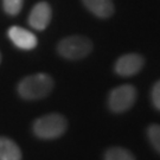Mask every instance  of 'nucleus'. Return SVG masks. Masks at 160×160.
Returning <instances> with one entry per match:
<instances>
[{
  "instance_id": "nucleus-1",
  "label": "nucleus",
  "mask_w": 160,
  "mask_h": 160,
  "mask_svg": "<svg viewBox=\"0 0 160 160\" xmlns=\"http://www.w3.org/2000/svg\"><path fill=\"white\" fill-rule=\"evenodd\" d=\"M53 89V80L46 74L28 76L19 82L18 92L25 100H39L46 97Z\"/></svg>"
},
{
  "instance_id": "nucleus-2",
  "label": "nucleus",
  "mask_w": 160,
  "mask_h": 160,
  "mask_svg": "<svg viewBox=\"0 0 160 160\" xmlns=\"http://www.w3.org/2000/svg\"><path fill=\"white\" fill-rule=\"evenodd\" d=\"M67 119L61 114H48L34 121L33 133L40 139H56L67 131Z\"/></svg>"
},
{
  "instance_id": "nucleus-3",
  "label": "nucleus",
  "mask_w": 160,
  "mask_h": 160,
  "mask_svg": "<svg viewBox=\"0 0 160 160\" xmlns=\"http://www.w3.org/2000/svg\"><path fill=\"white\" fill-rule=\"evenodd\" d=\"M57 50L62 57L70 61H77L87 57L92 52V44L86 37L70 36L58 43Z\"/></svg>"
},
{
  "instance_id": "nucleus-4",
  "label": "nucleus",
  "mask_w": 160,
  "mask_h": 160,
  "mask_svg": "<svg viewBox=\"0 0 160 160\" xmlns=\"http://www.w3.org/2000/svg\"><path fill=\"white\" fill-rule=\"evenodd\" d=\"M137 100V89L131 84L116 87L112 89L108 96V107L109 109L120 114L131 108Z\"/></svg>"
},
{
  "instance_id": "nucleus-5",
  "label": "nucleus",
  "mask_w": 160,
  "mask_h": 160,
  "mask_svg": "<svg viewBox=\"0 0 160 160\" xmlns=\"http://www.w3.org/2000/svg\"><path fill=\"white\" fill-rule=\"evenodd\" d=\"M143 61L142 56H140L139 53H126L122 55L114 65L115 72L120 76L123 77H129L133 75H137L139 71H141L143 67Z\"/></svg>"
},
{
  "instance_id": "nucleus-6",
  "label": "nucleus",
  "mask_w": 160,
  "mask_h": 160,
  "mask_svg": "<svg viewBox=\"0 0 160 160\" xmlns=\"http://www.w3.org/2000/svg\"><path fill=\"white\" fill-rule=\"evenodd\" d=\"M51 7L48 2H38L31 10L29 16V24L33 29L38 31H43L48 28L51 20Z\"/></svg>"
},
{
  "instance_id": "nucleus-7",
  "label": "nucleus",
  "mask_w": 160,
  "mask_h": 160,
  "mask_svg": "<svg viewBox=\"0 0 160 160\" xmlns=\"http://www.w3.org/2000/svg\"><path fill=\"white\" fill-rule=\"evenodd\" d=\"M8 37L14 45L22 50H32L37 46V37L28 30L12 26L8 30Z\"/></svg>"
},
{
  "instance_id": "nucleus-8",
  "label": "nucleus",
  "mask_w": 160,
  "mask_h": 160,
  "mask_svg": "<svg viewBox=\"0 0 160 160\" xmlns=\"http://www.w3.org/2000/svg\"><path fill=\"white\" fill-rule=\"evenodd\" d=\"M83 5L98 18H109L114 13V4L112 0H82Z\"/></svg>"
},
{
  "instance_id": "nucleus-9",
  "label": "nucleus",
  "mask_w": 160,
  "mask_h": 160,
  "mask_svg": "<svg viewBox=\"0 0 160 160\" xmlns=\"http://www.w3.org/2000/svg\"><path fill=\"white\" fill-rule=\"evenodd\" d=\"M0 160H22V152L13 140L0 137Z\"/></svg>"
},
{
  "instance_id": "nucleus-10",
  "label": "nucleus",
  "mask_w": 160,
  "mask_h": 160,
  "mask_svg": "<svg viewBox=\"0 0 160 160\" xmlns=\"http://www.w3.org/2000/svg\"><path fill=\"white\" fill-rule=\"evenodd\" d=\"M104 160H135V158L127 148L110 147L104 154Z\"/></svg>"
},
{
  "instance_id": "nucleus-11",
  "label": "nucleus",
  "mask_w": 160,
  "mask_h": 160,
  "mask_svg": "<svg viewBox=\"0 0 160 160\" xmlns=\"http://www.w3.org/2000/svg\"><path fill=\"white\" fill-rule=\"evenodd\" d=\"M147 137L153 148L160 153V125H151L147 128Z\"/></svg>"
},
{
  "instance_id": "nucleus-12",
  "label": "nucleus",
  "mask_w": 160,
  "mask_h": 160,
  "mask_svg": "<svg viewBox=\"0 0 160 160\" xmlns=\"http://www.w3.org/2000/svg\"><path fill=\"white\" fill-rule=\"evenodd\" d=\"M24 0H2V6L7 14L17 16L23 7Z\"/></svg>"
},
{
  "instance_id": "nucleus-13",
  "label": "nucleus",
  "mask_w": 160,
  "mask_h": 160,
  "mask_svg": "<svg viewBox=\"0 0 160 160\" xmlns=\"http://www.w3.org/2000/svg\"><path fill=\"white\" fill-rule=\"evenodd\" d=\"M151 100H152L153 107L160 112V80L157 81L154 83V86H153V88H152Z\"/></svg>"
},
{
  "instance_id": "nucleus-14",
  "label": "nucleus",
  "mask_w": 160,
  "mask_h": 160,
  "mask_svg": "<svg viewBox=\"0 0 160 160\" xmlns=\"http://www.w3.org/2000/svg\"><path fill=\"white\" fill-rule=\"evenodd\" d=\"M0 61H1V56H0Z\"/></svg>"
}]
</instances>
